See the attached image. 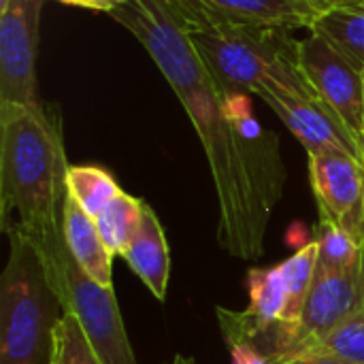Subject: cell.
Masks as SVG:
<instances>
[{
  "instance_id": "1",
  "label": "cell",
  "mask_w": 364,
  "mask_h": 364,
  "mask_svg": "<svg viewBox=\"0 0 364 364\" xmlns=\"http://www.w3.org/2000/svg\"><path fill=\"white\" fill-rule=\"evenodd\" d=\"M109 15L147 49L196 128L220 205V247L258 260L286 183L277 139L252 119L245 94L218 85L168 0H126Z\"/></svg>"
},
{
  "instance_id": "2",
  "label": "cell",
  "mask_w": 364,
  "mask_h": 364,
  "mask_svg": "<svg viewBox=\"0 0 364 364\" xmlns=\"http://www.w3.org/2000/svg\"><path fill=\"white\" fill-rule=\"evenodd\" d=\"M68 160L55 107L0 105V220L30 241L62 235Z\"/></svg>"
},
{
  "instance_id": "3",
  "label": "cell",
  "mask_w": 364,
  "mask_h": 364,
  "mask_svg": "<svg viewBox=\"0 0 364 364\" xmlns=\"http://www.w3.org/2000/svg\"><path fill=\"white\" fill-rule=\"evenodd\" d=\"M196 55L228 94H254L286 58H296L292 30L254 28L232 21L200 0H168Z\"/></svg>"
},
{
  "instance_id": "4",
  "label": "cell",
  "mask_w": 364,
  "mask_h": 364,
  "mask_svg": "<svg viewBox=\"0 0 364 364\" xmlns=\"http://www.w3.org/2000/svg\"><path fill=\"white\" fill-rule=\"evenodd\" d=\"M4 235L9 258L0 275V364H49L62 303L34 243L17 228Z\"/></svg>"
},
{
  "instance_id": "5",
  "label": "cell",
  "mask_w": 364,
  "mask_h": 364,
  "mask_svg": "<svg viewBox=\"0 0 364 364\" xmlns=\"http://www.w3.org/2000/svg\"><path fill=\"white\" fill-rule=\"evenodd\" d=\"M34 247L45 260L49 282L64 314L79 322L102 364H136L113 286L94 282L77 264L62 235L36 241Z\"/></svg>"
},
{
  "instance_id": "6",
  "label": "cell",
  "mask_w": 364,
  "mask_h": 364,
  "mask_svg": "<svg viewBox=\"0 0 364 364\" xmlns=\"http://www.w3.org/2000/svg\"><path fill=\"white\" fill-rule=\"evenodd\" d=\"M254 94L279 115V119L301 141L307 154L339 149L352 154L364 164V156L358 145L305 83L296 66V58L282 60L256 85Z\"/></svg>"
},
{
  "instance_id": "7",
  "label": "cell",
  "mask_w": 364,
  "mask_h": 364,
  "mask_svg": "<svg viewBox=\"0 0 364 364\" xmlns=\"http://www.w3.org/2000/svg\"><path fill=\"white\" fill-rule=\"evenodd\" d=\"M296 66L314 96L343 126L364 156L363 70L316 30H309L296 43Z\"/></svg>"
},
{
  "instance_id": "8",
  "label": "cell",
  "mask_w": 364,
  "mask_h": 364,
  "mask_svg": "<svg viewBox=\"0 0 364 364\" xmlns=\"http://www.w3.org/2000/svg\"><path fill=\"white\" fill-rule=\"evenodd\" d=\"M43 0H11L0 11V105L36 107V49Z\"/></svg>"
},
{
  "instance_id": "9",
  "label": "cell",
  "mask_w": 364,
  "mask_h": 364,
  "mask_svg": "<svg viewBox=\"0 0 364 364\" xmlns=\"http://www.w3.org/2000/svg\"><path fill=\"white\" fill-rule=\"evenodd\" d=\"M307 158L320 220H331L363 243L364 164L339 149L314 151Z\"/></svg>"
},
{
  "instance_id": "10",
  "label": "cell",
  "mask_w": 364,
  "mask_h": 364,
  "mask_svg": "<svg viewBox=\"0 0 364 364\" xmlns=\"http://www.w3.org/2000/svg\"><path fill=\"white\" fill-rule=\"evenodd\" d=\"M364 307V256L350 271H316L294 348L324 335ZM292 348V350H294ZM290 350V354H292ZM286 358V356H284Z\"/></svg>"
},
{
  "instance_id": "11",
  "label": "cell",
  "mask_w": 364,
  "mask_h": 364,
  "mask_svg": "<svg viewBox=\"0 0 364 364\" xmlns=\"http://www.w3.org/2000/svg\"><path fill=\"white\" fill-rule=\"evenodd\" d=\"M130 271L147 286V290L160 301H166L168 277H171V254L164 237V228L156 211L145 203L141 224L122 256Z\"/></svg>"
},
{
  "instance_id": "12",
  "label": "cell",
  "mask_w": 364,
  "mask_h": 364,
  "mask_svg": "<svg viewBox=\"0 0 364 364\" xmlns=\"http://www.w3.org/2000/svg\"><path fill=\"white\" fill-rule=\"evenodd\" d=\"M62 237L77 264L98 284L113 286V256L107 250L96 220L66 192L62 203Z\"/></svg>"
},
{
  "instance_id": "13",
  "label": "cell",
  "mask_w": 364,
  "mask_h": 364,
  "mask_svg": "<svg viewBox=\"0 0 364 364\" xmlns=\"http://www.w3.org/2000/svg\"><path fill=\"white\" fill-rule=\"evenodd\" d=\"M211 11L254 28H311L318 11L303 0H200Z\"/></svg>"
},
{
  "instance_id": "14",
  "label": "cell",
  "mask_w": 364,
  "mask_h": 364,
  "mask_svg": "<svg viewBox=\"0 0 364 364\" xmlns=\"http://www.w3.org/2000/svg\"><path fill=\"white\" fill-rule=\"evenodd\" d=\"M326 36L358 70L364 68V0L335 4L314 19L311 28Z\"/></svg>"
},
{
  "instance_id": "15",
  "label": "cell",
  "mask_w": 364,
  "mask_h": 364,
  "mask_svg": "<svg viewBox=\"0 0 364 364\" xmlns=\"http://www.w3.org/2000/svg\"><path fill=\"white\" fill-rule=\"evenodd\" d=\"M292 356H331L343 363L364 364V307L324 335L303 341L286 358Z\"/></svg>"
},
{
  "instance_id": "16",
  "label": "cell",
  "mask_w": 364,
  "mask_h": 364,
  "mask_svg": "<svg viewBox=\"0 0 364 364\" xmlns=\"http://www.w3.org/2000/svg\"><path fill=\"white\" fill-rule=\"evenodd\" d=\"M279 267L284 273V288H286V309H284L282 322L288 324L296 337V328L301 324L305 303H307V296H309V290L318 271V243L316 241L305 243L296 254H292Z\"/></svg>"
},
{
  "instance_id": "17",
  "label": "cell",
  "mask_w": 364,
  "mask_h": 364,
  "mask_svg": "<svg viewBox=\"0 0 364 364\" xmlns=\"http://www.w3.org/2000/svg\"><path fill=\"white\" fill-rule=\"evenodd\" d=\"M143 207L145 200L136 198L132 194H126L124 190L98 213L96 218V226L98 232L107 245V250L111 252V256H124L139 224L143 218Z\"/></svg>"
},
{
  "instance_id": "18",
  "label": "cell",
  "mask_w": 364,
  "mask_h": 364,
  "mask_svg": "<svg viewBox=\"0 0 364 364\" xmlns=\"http://www.w3.org/2000/svg\"><path fill=\"white\" fill-rule=\"evenodd\" d=\"M247 314L262 326L282 322L286 309V288L282 267H252L247 271Z\"/></svg>"
},
{
  "instance_id": "19",
  "label": "cell",
  "mask_w": 364,
  "mask_h": 364,
  "mask_svg": "<svg viewBox=\"0 0 364 364\" xmlns=\"http://www.w3.org/2000/svg\"><path fill=\"white\" fill-rule=\"evenodd\" d=\"M66 192L90 218L96 220L98 213L122 192V188L115 181V177L102 166L81 164V166H68Z\"/></svg>"
},
{
  "instance_id": "20",
  "label": "cell",
  "mask_w": 364,
  "mask_h": 364,
  "mask_svg": "<svg viewBox=\"0 0 364 364\" xmlns=\"http://www.w3.org/2000/svg\"><path fill=\"white\" fill-rule=\"evenodd\" d=\"M318 271H350L364 256V247L331 220H318Z\"/></svg>"
},
{
  "instance_id": "21",
  "label": "cell",
  "mask_w": 364,
  "mask_h": 364,
  "mask_svg": "<svg viewBox=\"0 0 364 364\" xmlns=\"http://www.w3.org/2000/svg\"><path fill=\"white\" fill-rule=\"evenodd\" d=\"M49 364H102L79 322L64 314L53 331Z\"/></svg>"
},
{
  "instance_id": "22",
  "label": "cell",
  "mask_w": 364,
  "mask_h": 364,
  "mask_svg": "<svg viewBox=\"0 0 364 364\" xmlns=\"http://www.w3.org/2000/svg\"><path fill=\"white\" fill-rule=\"evenodd\" d=\"M224 341L230 350L232 364H273L271 358H267L252 341L239 335H224Z\"/></svg>"
},
{
  "instance_id": "23",
  "label": "cell",
  "mask_w": 364,
  "mask_h": 364,
  "mask_svg": "<svg viewBox=\"0 0 364 364\" xmlns=\"http://www.w3.org/2000/svg\"><path fill=\"white\" fill-rule=\"evenodd\" d=\"M64 4H73V6H83V9H94V11H105L111 13L117 6H122L126 0H60Z\"/></svg>"
},
{
  "instance_id": "24",
  "label": "cell",
  "mask_w": 364,
  "mask_h": 364,
  "mask_svg": "<svg viewBox=\"0 0 364 364\" xmlns=\"http://www.w3.org/2000/svg\"><path fill=\"white\" fill-rule=\"evenodd\" d=\"M273 364H350L331 356H292V358H282Z\"/></svg>"
},
{
  "instance_id": "25",
  "label": "cell",
  "mask_w": 364,
  "mask_h": 364,
  "mask_svg": "<svg viewBox=\"0 0 364 364\" xmlns=\"http://www.w3.org/2000/svg\"><path fill=\"white\" fill-rule=\"evenodd\" d=\"M303 2H307L309 6H314L318 13H322V11H326V9L335 6V0H303Z\"/></svg>"
},
{
  "instance_id": "26",
  "label": "cell",
  "mask_w": 364,
  "mask_h": 364,
  "mask_svg": "<svg viewBox=\"0 0 364 364\" xmlns=\"http://www.w3.org/2000/svg\"><path fill=\"white\" fill-rule=\"evenodd\" d=\"M168 364H196V360L192 358V356H183V354H177L175 358H173V363Z\"/></svg>"
},
{
  "instance_id": "27",
  "label": "cell",
  "mask_w": 364,
  "mask_h": 364,
  "mask_svg": "<svg viewBox=\"0 0 364 364\" xmlns=\"http://www.w3.org/2000/svg\"><path fill=\"white\" fill-rule=\"evenodd\" d=\"M9 2H11V0H0V11H2V9H4V6L9 4Z\"/></svg>"
},
{
  "instance_id": "28",
  "label": "cell",
  "mask_w": 364,
  "mask_h": 364,
  "mask_svg": "<svg viewBox=\"0 0 364 364\" xmlns=\"http://www.w3.org/2000/svg\"><path fill=\"white\" fill-rule=\"evenodd\" d=\"M343 2H356V0H335V4H343Z\"/></svg>"
},
{
  "instance_id": "29",
  "label": "cell",
  "mask_w": 364,
  "mask_h": 364,
  "mask_svg": "<svg viewBox=\"0 0 364 364\" xmlns=\"http://www.w3.org/2000/svg\"><path fill=\"white\" fill-rule=\"evenodd\" d=\"M363 245H364V228H363Z\"/></svg>"
},
{
  "instance_id": "30",
  "label": "cell",
  "mask_w": 364,
  "mask_h": 364,
  "mask_svg": "<svg viewBox=\"0 0 364 364\" xmlns=\"http://www.w3.org/2000/svg\"><path fill=\"white\" fill-rule=\"evenodd\" d=\"M363 83H364V68H363Z\"/></svg>"
}]
</instances>
